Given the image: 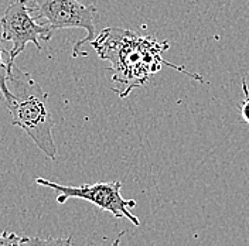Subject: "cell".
Masks as SVG:
<instances>
[{"label":"cell","mask_w":249,"mask_h":246,"mask_svg":"<svg viewBox=\"0 0 249 246\" xmlns=\"http://www.w3.org/2000/svg\"><path fill=\"white\" fill-rule=\"evenodd\" d=\"M91 46L102 60L110 62L108 71L112 72V82L115 84L110 89L119 98H126L135 88L146 85L163 65L204 82L200 75L166 61L163 54L170 48V43L159 41L156 37L139 35L126 29L107 27L95 37Z\"/></svg>","instance_id":"1"},{"label":"cell","mask_w":249,"mask_h":246,"mask_svg":"<svg viewBox=\"0 0 249 246\" xmlns=\"http://www.w3.org/2000/svg\"><path fill=\"white\" fill-rule=\"evenodd\" d=\"M9 82L13 87V101L6 105L12 115V123L23 129L36 146L48 158H57V146L53 138V119L48 110L47 93L18 67L12 68Z\"/></svg>","instance_id":"2"},{"label":"cell","mask_w":249,"mask_h":246,"mask_svg":"<svg viewBox=\"0 0 249 246\" xmlns=\"http://www.w3.org/2000/svg\"><path fill=\"white\" fill-rule=\"evenodd\" d=\"M30 12L36 13L40 20H44V24L50 30L62 29H84L87 37L75 43L72 48V57H87L82 51L85 44H91L95 37V18L96 7L84 0H31Z\"/></svg>","instance_id":"3"},{"label":"cell","mask_w":249,"mask_h":246,"mask_svg":"<svg viewBox=\"0 0 249 246\" xmlns=\"http://www.w3.org/2000/svg\"><path fill=\"white\" fill-rule=\"evenodd\" d=\"M36 184L48 187L57 193V202L64 204L70 198L85 200L96 205L102 211H108L115 218H126L133 225L139 227L140 221L136 215L132 214V208L136 207L135 200H124L121 194L122 183L110 181V183H96V184H82L78 187L72 185H60L46 178H36Z\"/></svg>","instance_id":"4"},{"label":"cell","mask_w":249,"mask_h":246,"mask_svg":"<svg viewBox=\"0 0 249 246\" xmlns=\"http://www.w3.org/2000/svg\"><path fill=\"white\" fill-rule=\"evenodd\" d=\"M27 0H15L1 16V40L12 41L13 47L9 51V70L12 71L16 58L26 50L29 43L34 44L38 51H41L40 38L48 41L53 31L44 23H37L29 9ZM10 74V72H9Z\"/></svg>","instance_id":"5"},{"label":"cell","mask_w":249,"mask_h":246,"mask_svg":"<svg viewBox=\"0 0 249 246\" xmlns=\"http://www.w3.org/2000/svg\"><path fill=\"white\" fill-rule=\"evenodd\" d=\"M3 55H9V54H7V50H4L3 43L0 40V93H1V96L4 99V104L7 105V104H10L13 101V92L10 91L9 84H7V81H9V72H10L9 64L4 62Z\"/></svg>","instance_id":"6"},{"label":"cell","mask_w":249,"mask_h":246,"mask_svg":"<svg viewBox=\"0 0 249 246\" xmlns=\"http://www.w3.org/2000/svg\"><path fill=\"white\" fill-rule=\"evenodd\" d=\"M21 246H74L72 238H21Z\"/></svg>","instance_id":"7"},{"label":"cell","mask_w":249,"mask_h":246,"mask_svg":"<svg viewBox=\"0 0 249 246\" xmlns=\"http://www.w3.org/2000/svg\"><path fill=\"white\" fill-rule=\"evenodd\" d=\"M0 246H21V236L13 232H0Z\"/></svg>","instance_id":"8"},{"label":"cell","mask_w":249,"mask_h":246,"mask_svg":"<svg viewBox=\"0 0 249 246\" xmlns=\"http://www.w3.org/2000/svg\"><path fill=\"white\" fill-rule=\"evenodd\" d=\"M124 235V231H122L115 239H113V242H112V246H121V239H122V236Z\"/></svg>","instance_id":"9"}]
</instances>
